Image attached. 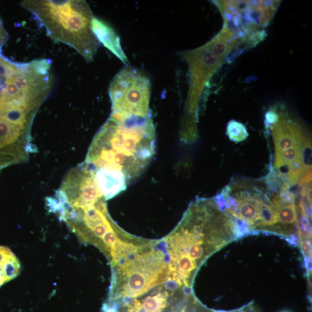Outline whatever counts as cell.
<instances>
[{
  "label": "cell",
  "instance_id": "cell-7",
  "mask_svg": "<svg viewBox=\"0 0 312 312\" xmlns=\"http://www.w3.org/2000/svg\"><path fill=\"white\" fill-rule=\"evenodd\" d=\"M180 55L189 67L190 84L186 102L188 115L185 125L191 129L194 127L195 112L202 94L225 60L214 54L206 44L194 50L182 52Z\"/></svg>",
  "mask_w": 312,
  "mask_h": 312
},
{
  "label": "cell",
  "instance_id": "cell-1",
  "mask_svg": "<svg viewBox=\"0 0 312 312\" xmlns=\"http://www.w3.org/2000/svg\"><path fill=\"white\" fill-rule=\"evenodd\" d=\"M237 240L230 218L214 199H197L173 230L160 241L168 263L164 286L171 292L192 293L195 277L204 263Z\"/></svg>",
  "mask_w": 312,
  "mask_h": 312
},
{
  "label": "cell",
  "instance_id": "cell-6",
  "mask_svg": "<svg viewBox=\"0 0 312 312\" xmlns=\"http://www.w3.org/2000/svg\"><path fill=\"white\" fill-rule=\"evenodd\" d=\"M224 26L244 41L252 34L261 31L274 17L281 1H218Z\"/></svg>",
  "mask_w": 312,
  "mask_h": 312
},
{
  "label": "cell",
  "instance_id": "cell-10",
  "mask_svg": "<svg viewBox=\"0 0 312 312\" xmlns=\"http://www.w3.org/2000/svg\"><path fill=\"white\" fill-rule=\"evenodd\" d=\"M21 264L9 247L0 246V287L19 276Z\"/></svg>",
  "mask_w": 312,
  "mask_h": 312
},
{
  "label": "cell",
  "instance_id": "cell-4",
  "mask_svg": "<svg viewBox=\"0 0 312 312\" xmlns=\"http://www.w3.org/2000/svg\"><path fill=\"white\" fill-rule=\"evenodd\" d=\"M160 243L158 241L154 245L113 268L110 305L125 306L166 283L168 263Z\"/></svg>",
  "mask_w": 312,
  "mask_h": 312
},
{
  "label": "cell",
  "instance_id": "cell-3",
  "mask_svg": "<svg viewBox=\"0 0 312 312\" xmlns=\"http://www.w3.org/2000/svg\"><path fill=\"white\" fill-rule=\"evenodd\" d=\"M21 7L31 12L54 42L75 50L87 62H92L100 47L91 28L94 15L82 0H26Z\"/></svg>",
  "mask_w": 312,
  "mask_h": 312
},
{
  "label": "cell",
  "instance_id": "cell-2",
  "mask_svg": "<svg viewBox=\"0 0 312 312\" xmlns=\"http://www.w3.org/2000/svg\"><path fill=\"white\" fill-rule=\"evenodd\" d=\"M156 141L152 116L123 121L109 118L95 136L84 163L93 171H118L128 184L151 163Z\"/></svg>",
  "mask_w": 312,
  "mask_h": 312
},
{
  "label": "cell",
  "instance_id": "cell-13",
  "mask_svg": "<svg viewBox=\"0 0 312 312\" xmlns=\"http://www.w3.org/2000/svg\"><path fill=\"white\" fill-rule=\"evenodd\" d=\"M208 312H260L259 309L254 304L253 302L249 303L248 304L243 306L237 310L231 311H215L209 310Z\"/></svg>",
  "mask_w": 312,
  "mask_h": 312
},
{
  "label": "cell",
  "instance_id": "cell-5",
  "mask_svg": "<svg viewBox=\"0 0 312 312\" xmlns=\"http://www.w3.org/2000/svg\"><path fill=\"white\" fill-rule=\"evenodd\" d=\"M112 112L110 119L123 121L151 117V85L139 70L127 65L115 76L109 88Z\"/></svg>",
  "mask_w": 312,
  "mask_h": 312
},
{
  "label": "cell",
  "instance_id": "cell-8",
  "mask_svg": "<svg viewBox=\"0 0 312 312\" xmlns=\"http://www.w3.org/2000/svg\"><path fill=\"white\" fill-rule=\"evenodd\" d=\"M91 28L98 41L115 55L125 66L128 60L121 48L120 37L114 29L102 20L94 17L91 21Z\"/></svg>",
  "mask_w": 312,
  "mask_h": 312
},
{
  "label": "cell",
  "instance_id": "cell-12",
  "mask_svg": "<svg viewBox=\"0 0 312 312\" xmlns=\"http://www.w3.org/2000/svg\"><path fill=\"white\" fill-rule=\"evenodd\" d=\"M227 135L232 141L240 142L245 140L249 134L243 124L232 120L227 124Z\"/></svg>",
  "mask_w": 312,
  "mask_h": 312
},
{
  "label": "cell",
  "instance_id": "cell-11",
  "mask_svg": "<svg viewBox=\"0 0 312 312\" xmlns=\"http://www.w3.org/2000/svg\"><path fill=\"white\" fill-rule=\"evenodd\" d=\"M166 289H161L141 301L139 312H163L168 304L170 295Z\"/></svg>",
  "mask_w": 312,
  "mask_h": 312
},
{
  "label": "cell",
  "instance_id": "cell-14",
  "mask_svg": "<svg viewBox=\"0 0 312 312\" xmlns=\"http://www.w3.org/2000/svg\"><path fill=\"white\" fill-rule=\"evenodd\" d=\"M280 312H292L290 311L284 310V311H280Z\"/></svg>",
  "mask_w": 312,
  "mask_h": 312
},
{
  "label": "cell",
  "instance_id": "cell-9",
  "mask_svg": "<svg viewBox=\"0 0 312 312\" xmlns=\"http://www.w3.org/2000/svg\"><path fill=\"white\" fill-rule=\"evenodd\" d=\"M94 171L97 185L106 201L126 189L128 183L121 173L102 169Z\"/></svg>",
  "mask_w": 312,
  "mask_h": 312
}]
</instances>
